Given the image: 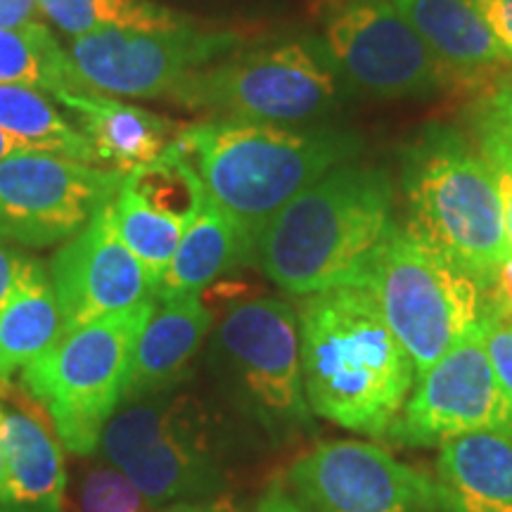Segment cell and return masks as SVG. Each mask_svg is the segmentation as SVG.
<instances>
[{"label": "cell", "mask_w": 512, "mask_h": 512, "mask_svg": "<svg viewBox=\"0 0 512 512\" xmlns=\"http://www.w3.org/2000/svg\"><path fill=\"white\" fill-rule=\"evenodd\" d=\"M311 413L349 432L384 437L415 384V366L368 285L306 294L297 306Z\"/></svg>", "instance_id": "6da1fadb"}, {"label": "cell", "mask_w": 512, "mask_h": 512, "mask_svg": "<svg viewBox=\"0 0 512 512\" xmlns=\"http://www.w3.org/2000/svg\"><path fill=\"white\" fill-rule=\"evenodd\" d=\"M394 230L387 171L339 164L273 216L256 240L254 264L297 297L368 285Z\"/></svg>", "instance_id": "7a4b0ae2"}, {"label": "cell", "mask_w": 512, "mask_h": 512, "mask_svg": "<svg viewBox=\"0 0 512 512\" xmlns=\"http://www.w3.org/2000/svg\"><path fill=\"white\" fill-rule=\"evenodd\" d=\"M171 147L200 176L209 202L238 230L249 264L273 216L356 155V143L347 136L297 133L249 119L183 124Z\"/></svg>", "instance_id": "3957f363"}, {"label": "cell", "mask_w": 512, "mask_h": 512, "mask_svg": "<svg viewBox=\"0 0 512 512\" xmlns=\"http://www.w3.org/2000/svg\"><path fill=\"white\" fill-rule=\"evenodd\" d=\"M406 230L482 283L508 259L503 204L491 169L458 128L430 124L401 157Z\"/></svg>", "instance_id": "277c9868"}, {"label": "cell", "mask_w": 512, "mask_h": 512, "mask_svg": "<svg viewBox=\"0 0 512 512\" xmlns=\"http://www.w3.org/2000/svg\"><path fill=\"white\" fill-rule=\"evenodd\" d=\"M157 299L64 332L22 370V387L46 408L57 439L74 456L98 451L107 422L124 403L136 342Z\"/></svg>", "instance_id": "5b68a950"}, {"label": "cell", "mask_w": 512, "mask_h": 512, "mask_svg": "<svg viewBox=\"0 0 512 512\" xmlns=\"http://www.w3.org/2000/svg\"><path fill=\"white\" fill-rule=\"evenodd\" d=\"M211 363L228 399L266 439L283 444L313 430L290 302L259 297L230 306L211 339Z\"/></svg>", "instance_id": "8992f818"}, {"label": "cell", "mask_w": 512, "mask_h": 512, "mask_svg": "<svg viewBox=\"0 0 512 512\" xmlns=\"http://www.w3.org/2000/svg\"><path fill=\"white\" fill-rule=\"evenodd\" d=\"M368 287L415 375L477 332L489 306L475 275L399 226L377 256Z\"/></svg>", "instance_id": "52a82bcc"}, {"label": "cell", "mask_w": 512, "mask_h": 512, "mask_svg": "<svg viewBox=\"0 0 512 512\" xmlns=\"http://www.w3.org/2000/svg\"><path fill=\"white\" fill-rule=\"evenodd\" d=\"M166 98L219 119L292 124L323 112L335 81L302 43H285L195 69Z\"/></svg>", "instance_id": "ba28073f"}, {"label": "cell", "mask_w": 512, "mask_h": 512, "mask_svg": "<svg viewBox=\"0 0 512 512\" xmlns=\"http://www.w3.org/2000/svg\"><path fill=\"white\" fill-rule=\"evenodd\" d=\"M117 169L19 152L0 162V242L50 247L74 238L124 183Z\"/></svg>", "instance_id": "9c48e42d"}, {"label": "cell", "mask_w": 512, "mask_h": 512, "mask_svg": "<svg viewBox=\"0 0 512 512\" xmlns=\"http://www.w3.org/2000/svg\"><path fill=\"white\" fill-rule=\"evenodd\" d=\"M304 512H437L434 479L368 441H323L290 467Z\"/></svg>", "instance_id": "30bf717a"}, {"label": "cell", "mask_w": 512, "mask_h": 512, "mask_svg": "<svg viewBox=\"0 0 512 512\" xmlns=\"http://www.w3.org/2000/svg\"><path fill=\"white\" fill-rule=\"evenodd\" d=\"M484 430H512V408L477 330L415 375L389 437L408 446H441Z\"/></svg>", "instance_id": "8fae6325"}, {"label": "cell", "mask_w": 512, "mask_h": 512, "mask_svg": "<svg viewBox=\"0 0 512 512\" xmlns=\"http://www.w3.org/2000/svg\"><path fill=\"white\" fill-rule=\"evenodd\" d=\"M233 34L178 29H98L76 36L72 62L83 88L91 93L159 98L183 76L233 50Z\"/></svg>", "instance_id": "7c38bea8"}, {"label": "cell", "mask_w": 512, "mask_h": 512, "mask_svg": "<svg viewBox=\"0 0 512 512\" xmlns=\"http://www.w3.org/2000/svg\"><path fill=\"white\" fill-rule=\"evenodd\" d=\"M332 60L363 91L380 98H418L448 79L418 31L392 0H354L325 29Z\"/></svg>", "instance_id": "4fadbf2b"}, {"label": "cell", "mask_w": 512, "mask_h": 512, "mask_svg": "<svg viewBox=\"0 0 512 512\" xmlns=\"http://www.w3.org/2000/svg\"><path fill=\"white\" fill-rule=\"evenodd\" d=\"M50 283L60 306L62 335L157 299L143 264L114 228L112 202L53 256Z\"/></svg>", "instance_id": "5bb4252c"}, {"label": "cell", "mask_w": 512, "mask_h": 512, "mask_svg": "<svg viewBox=\"0 0 512 512\" xmlns=\"http://www.w3.org/2000/svg\"><path fill=\"white\" fill-rule=\"evenodd\" d=\"M214 313L202 294L162 299L140 332L131 358L124 403L176 389L207 339Z\"/></svg>", "instance_id": "9a60e30c"}, {"label": "cell", "mask_w": 512, "mask_h": 512, "mask_svg": "<svg viewBox=\"0 0 512 512\" xmlns=\"http://www.w3.org/2000/svg\"><path fill=\"white\" fill-rule=\"evenodd\" d=\"M441 512H512V430H484L439 446Z\"/></svg>", "instance_id": "2e32d148"}, {"label": "cell", "mask_w": 512, "mask_h": 512, "mask_svg": "<svg viewBox=\"0 0 512 512\" xmlns=\"http://www.w3.org/2000/svg\"><path fill=\"white\" fill-rule=\"evenodd\" d=\"M124 475L157 510L214 496L223 484V472L202 411L128 463Z\"/></svg>", "instance_id": "e0dca14e"}, {"label": "cell", "mask_w": 512, "mask_h": 512, "mask_svg": "<svg viewBox=\"0 0 512 512\" xmlns=\"http://www.w3.org/2000/svg\"><path fill=\"white\" fill-rule=\"evenodd\" d=\"M55 98L79 119L83 136L91 140L100 162L121 174L162 157L183 128L155 112L124 105L100 93H60Z\"/></svg>", "instance_id": "ac0fdd59"}, {"label": "cell", "mask_w": 512, "mask_h": 512, "mask_svg": "<svg viewBox=\"0 0 512 512\" xmlns=\"http://www.w3.org/2000/svg\"><path fill=\"white\" fill-rule=\"evenodd\" d=\"M5 451V489L0 512H62L67 467L62 444L27 413L5 411L0 422Z\"/></svg>", "instance_id": "d6986e66"}, {"label": "cell", "mask_w": 512, "mask_h": 512, "mask_svg": "<svg viewBox=\"0 0 512 512\" xmlns=\"http://www.w3.org/2000/svg\"><path fill=\"white\" fill-rule=\"evenodd\" d=\"M418 31L446 74L475 79L491 69H512L475 0H392Z\"/></svg>", "instance_id": "ffe728a7"}, {"label": "cell", "mask_w": 512, "mask_h": 512, "mask_svg": "<svg viewBox=\"0 0 512 512\" xmlns=\"http://www.w3.org/2000/svg\"><path fill=\"white\" fill-rule=\"evenodd\" d=\"M235 264H249L238 230L207 200L197 219L185 228L155 297L162 302L202 294Z\"/></svg>", "instance_id": "44dd1931"}, {"label": "cell", "mask_w": 512, "mask_h": 512, "mask_svg": "<svg viewBox=\"0 0 512 512\" xmlns=\"http://www.w3.org/2000/svg\"><path fill=\"white\" fill-rule=\"evenodd\" d=\"M62 337V316L43 266L0 309V380L8 382Z\"/></svg>", "instance_id": "7402d4cb"}, {"label": "cell", "mask_w": 512, "mask_h": 512, "mask_svg": "<svg viewBox=\"0 0 512 512\" xmlns=\"http://www.w3.org/2000/svg\"><path fill=\"white\" fill-rule=\"evenodd\" d=\"M0 128L15 138L24 152H43L100 166L91 140L62 117L46 91L0 86Z\"/></svg>", "instance_id": "603a6c76"}, {"label": "cell", "mask_w": 512, "mask_h": 512, "mask_svg": "<svg viewBox=\"0 0 512 512\" xmlns=\"http://www.w3.org/2000/svg\"><path fill=\"white\" fill-rule=\"evenodd\" d=\"M100 439V456L107 465L124 470L128 463L143 456L147 448L162 441L178 425L202 411L192 396L171 392L152 394L145 399L121 403Z\"/></svg>", "instance_id": "cb8c5ba5"}, {"label": "cell", "mask_w": 512, "mask_h": 512, "mask_svg": "<svg viewBox=\"0 0 512 512\" xmlns=\"http://www.w3.org/2000/svg\"><path fill=\"white\" fill-rule=\"evenodd\" d=\"M0 86H29L60 93H91L76 74L72 55L62 53L53 34L38 22L0 29Z\"/></svg>", "instance_id": "d4e9b609"}, {"label": "cell", "mask_w": 512, "mask_h": 512, "mask_svg": "<svg viewBox=\"0 0 512 512\" xmlns=\"http://www.w3.org/2000/svg\"><path fill=\"white\" fill-rule=\"evenodd\" d=\"M38 5L72 36L98 29L162 31L188 24L178 12L152 0H38Z\"/></svg>", "instance_id": "484cf974"}, {"label": "cell", "mask_w": 512, "mask_h": 512, "mask_svg": "<svg viewBox=\"0 0 512 512\" xmlns=\"http://www.w3.org/2000/svg\"><path fill=\"white\" fill-rule=\"evenodd\" d=\"M124 188L150 209L169 216L185 228L197 219L209 200L200 176L171 145L155 162L128 171Z\"/></svg>", "instance_id": "4316f807"}, {"label": "cell", "mask_w": 512, "mask_h": 512, "mask_svg": "<svg viewBox=\"0 0 512 512\" xmlns=\"http://www.w3.org/2000/svg\"><path fill=\"white\" fill-rule=\"evenodd\" d=\"M112 219L121 242L143 264L147 278L157 292L166 268L181 245L185 226L147 207L131 190L124 188V183L112 200Z\"/></svg>", "instance_id": "83f0119b"}, {"label": "cell", "mask_w": 512, "mask_h": 512, "mask_svg": "<svg viewBox=\"0 0 512 512\" xmlns=\"http://www.w3.org/2000/svg\"><path fill=\"white\" fill-rule=\"evenodd\" d=\"M79 512H157L138 486L112 465L88 470L79 494Z\"/></svg>", "instance_id": "f1b7e54d"}, {"label": "cell", "mask_w": 512, "mask_h": 512, "mask_svg": "<svg viewBox=\"0 0 512 512\" xmlns=\"http://www.w3.org/2000/svg\"><path fill=\"white\" fill-rule=\"evenodd\" d=\"M477 143L479 155L491 169L496 178L498 195L503 204V219H505V235H508V245L512 252V140L498 128L494 121H489L479 114L477 126Z\"/></svg>", "instance_id": "f546056e"}, {"label": "cell", "mask_w": 512, "mask_h": 512, "mask_svg": "<svg viewBox=\"0 0 512 512\" xmlns=\"http://www.w3.org/2000/svg\"><path fill=\"white\" fill-rule=\"evenodd\" d=\"M479 332H482L486 356H489L496 380L512 408V318L501 316L486 306Z\"/></svg>", "instance_id": "4dcf8cb0"}, {"label": "cell", "mask_w": 512, "mask_h": 512, "mask_svg": "<svg viewBox=\"0 0 512 512\" xmlns=\"http://www.w3.org/2000/svg\"><path fill=\"white\" fill-rule=\"evenodd\" d=\"M38 266L41 264L36 259L0 242V309Z\"/></svg>", "instance_id": "1f68e13d"}, {"label": "cell", "mask_w": 512, "mask_h": 512, "mask_svg": "<svg viewBox=\"0 0 512 512\" xmlns=\"http://www.w3.org/2000/svg\"><path fill=\"white\" fill-rule=\"evenodd\" d=\"M482 117L494 121L505 136L512 140V72L501 76L496 86L491 88Z\"/></svg>", "instance_id": "d6a6232c"}, {"label": "cell", "mask_w": 512, "mask_h": 512, "mask_svg": "<svg viewBox=\"0 0 512 512\" xmlns=\"http://www.w3.org/2000/svg\"><path fill=\"white\" fill-rule=\"evenodd\" d=\"M475 3L512 60V0H475Z\"/></svg>", "instance_id": "836d02e7"}, {"label": "cell", "mask_w": 512, "mask_h": 512, "mask_svg": "<svg viewBox=\"0 0 512 512\" xmlns=\"http://www.w3.org/2000/svg\"><path fill=\"white\" fill-rule=\"evenodd\" d=\"M486 299H489L491 311L512 318V252L489 278V285H486Z\"/></svg>", "instance_id": "e575fe53"}, {"label": "cell", "mask_w": 512, "mask_h": 512, "mask_svg": "<svg viewBox=\"0 0 512 512\" xmlns=\"http://www.w3.org/2000/svg\"><path fill=\"white\" fill-rule=\"evenodd\" d=\"M38 0H0V29H17L34 22Z\"/></svg>", "instance_id": "d590c367"}, {"label": "cell", "mask_w": 512, "mask_h": 512, "mask_svg": "<svg viewBox=\"0 0 512 512\" xmlns=\"http://www.w3.org/2000/svg\"><path fill=\"white\" fill-rule=\"evenodd\" d=\"M254 512H304L297 498L285 489L283 484L275 482L266 489V494L261 496L259 505Z\"/></svg>", "instance_id": "8d00e7d4"}, {"label": "cell", "mask_w": 512, "mask_h": 512, "mask_svg": "<svg viewBox=\"0 0 512 512\" xmlns=\"http://www.w3.org/2000/svg\"><path fill=\"white\" fill-rule=\"evenodd\" d=\"M157 512H240L238 505H235L226 496H211V498H200V501H183L166 505V508H159Z\"/></svg>", "instance_id": "74e56055"}, {"label": "cell", "mask_w": 512, "mask_h": 512, "mask_svg": "<svg viewBox=\"0 0 512 512\" xmlns=\"http://www.w3.org/2000/svg\"><path fill=\"white\" fill-rule=\"evenodd\" d=\"M19 152H24V147L19 145L15 138L8 136V133H5L3 128H0V162H3V159L12 157V155H19Z\"/></svg>", "instance_id": "f35d334b"}, {"label": "cell", "mask_w": 512, "mask_h": 512, "mask_svg": "<svg viewBox=\"0 0 512 512\" xmlns=\"http://www.w3.org/2000/svg\"><path fill=\"white\" fill-rule=\"evenodd\" d=\"M5 489V451H3V441H0V496H3Z\"/></svg>", "instance_id": "ab89813d"}, {"label": "cell", "mask_w": 512, "mask_h": 512, "mask_svg": "<svg viewBox=\"0 0 512 512\" xmlns=\"http://www.w3.org/2000/svg\"><path fill=\"white\" fill-rule=\"evenodd\" d=\"M5 418V408H3V401H0V422Z\"/></svg>", "instance_id": "60d3db41"}]
</instances>
